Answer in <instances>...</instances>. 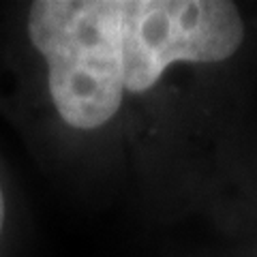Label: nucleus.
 Segmentation results:
<instances>
[{
	"mask_svg": "<svg viewBox=\"0 0 257 257\" xmlns=\"http://www.w3.org/2000/svg\"><path fill=\"white\" fill-rule=\"evenodd\" d=\"M242 39L240 11L227 0H122L124 90L146 92L178 60H227Z\"/></svg>",
	"mask_w": 257,
	"mask_h": 257,
	"instance_id": "obj_2",
	"label": "nucleus"
},
{
	"mask_svg": "<svg viewBox=\"0 0 257 257\" xmlns=\"http://www.w3.org/2000/svg\"><path fill=\"white\" fill-rule=\"evenodd\" d=\"M3 225H5V197H3V189H0V234H3Z\"/></svg>",
	"mask_w": 257,
	"mask_h": 257,
	"instance_id": "obj_3",
	"label": "nucleus"
},
{
	"mask_svg": "<svg viewBox=\"0 0 257 257\" xmlns=\"http://www.w3.org/2000/svg\"><path fill=\"white\" fill-rule=\"evenodd\" d=\"M28 37L50 71L56 111L90 131L114 118L124 92L122 0H39Z\"/></svg>",
	"mask_w": 257,
	"mask_h": 257,
	"instance_id": "obj_1",
	"label": "nucleus"
}]
</instances>
